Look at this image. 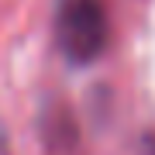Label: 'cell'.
<instances>
[{"label":"cell","instance_id":"obj_1","mask_svg":"<svg viewBox=\"0 0 155 155\" xmlns=\"http://www.w3.org/2000/svg\"><path fill=\"white\" fill-rule=\"evenodd\" d=\"M110 41V21H107L104 0H62L55 14V45L76 66H86L104 55Z\"/></svg>","mask_w":155,"mask_h":155}]
</instances>
